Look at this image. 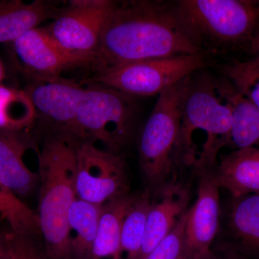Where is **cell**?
I'll return each instance as SVG.
<instances>
[{
	"label": "cell",
	"instance_id": "1",
	"mask_svg": "<svg viewBox=\"0 0 259 259\" xmlns=\"http://www.w3.org/2000/svg\"><path fill=\"white\" fill-rule=\"evenodd\" d=\"M202 51L181 22L175 4L115 2L102 30L96 61L102 70Z\"/></svg>",
	"mask_w": 259,
	"mask_h": 259
},
{
	"label": "cell",
	"instance_id": "2",
	"mask_svg": "<svg viewBox=\"0 0 259 259\" xmlns=\"http://www.w3.org/2000/svg\"><path fill=\"white\" fill-rule=\"evenodd\" d=\"M233 88L226 78L202 72L191 75L174 151L175 168L193 166L198 175L215 168L219 151L230 144Z\"/></svg>",
	"mask_w": 259,
	"mask_h": 259
},
{
	"label": "cell",
	"instance_id": "3",
	"mask_svg": "<svg viewBox=\"0 0 259 259\" xmlns=\"http://www.w3.org/2000/svg\"><path fill=\"white\" fill-rule=\"evenodd\" d=\"M79 141L65 134L48 138L38 153L37 219L50 259H71L69 213L77 198L76 168Z\"/></svg>",
	"mask_w": 259,
	"mask_h": 259
},
{
	"label": "cell",
	"instance_id": "4",
	"mask_svg": "<svg viewBox=\"0 0 259 259\" xmlns=\"http://www.w3.org/2000/svg\"><path fill=\"white\" fill-rule=\"evenodd\" d=\"M175 5L181 22L203 51L249 47L259 31V0H181Z\"/></svg>",
	"mask_w": 259,
	"mask_h": 259
},
{
	"label": "cell",
	"instance_id": "5",
	"mask_svg": "<svg viewBox=\"0 0 259 259\" xmlns=\"http://www.w3.org/2000/svg\"><path fill=\"white\" fill-rule=\"evenodd\" d=\"M190 76L158 95L139 144V168L151 197L175 182L173 154L180 133L182 103Z\"/></svg>",
	"mask_w": 259,
	"mask_h": 259
},
{
	"label": "cell",
	"instance_id": "6",
	"mask_svg": "<svg viewBox=\"0 0 259 259\" xmlns=\"http://www.w3.org/2000/svg\"><path fill=\"white\" fill-rule=\"evenodd\" d=\"M137 114L134 97L93 83L85 90L71 135L120 155L132 139Z\"/></svg>",
	"mask_w": 259,
	"mask_h": 259
},
{
	"label": "cell",
	"instance_id": "7",
	"mask_svg": "<svg viewBox=\"0 0 259 259\" xmlns=\"http://www.w3.org/2000/svg\"><path fill=\"white\" fill-rule=\"evenodd\" d=\"M207 64V51L148 59L98 70L91 82L134 97L153 96L200 71Z\"/></svg>",
	"mask_w": 259,
	"mask_h": 259
},
{
	"label": "cell",
	"instance_id": "8",
	"mask_svg": "<svg viewBox=\"0 0 259 259\" xmlns=\"http://www.w3.org/2000/svg\"><path fill=\"white\" fill-rule=\"evenodd\" d=\"M115 3L110 0L69 2L45 28L64 50L96 61L102 30Z\"/></svg>",
	"mask_w": 259,
	"mask_h": 259
},
{
	"label": "cell",
	"instance_id": "9",
	"mask_svg": "<svg viewBox=\"0 0 259 259\" xmlns=\"http://www.w3.org/2000/svg\"><path fill=\"white\" fill-rule=\"evenodd\" d=\"M76 194L77 198L101 205L128 194L125 162L120 155L79 141Z\"/></svg>",
	"mask_w": 259,
	"mask_h": 259
},
{
	"label": "cell",
	"instance_id": "10",
	"mask_svg": "<svg viewBox=\"0 0 259 259\" xmlns=\"http://www.w3.org/2000/svg\"><path fill=\"white\" fill-rule=\"evenodd\" d=\"M9 45L18 67L40 79L58 77L66 70L95 61L93 58L64 50L45 27L29 30Z\"/></svg>",
	"mask_w": 259,
	"mask_h": 259
},
{
	"label": "cell",
	"instance_id": "11",
	"mask_svg": "<svg viewBox=\"0 0 259 259\" xmlns=\"http://www.w3.org/2000/svg\"><path fill=\"white\" fill-rule=\"evenodd\" d=\"M197 197L187 210L184 232V259H199L209 253L220 233V187L213 172L199 175Z\"/></svg>",
	"mask_w": 259,
	"mask_h": 259
},
{
	"label": "cell",
	"instance_id": "12",
	"mask_svg": "<svg viewBox=\"0 0 259 259\" xmlns=\"http://www.w3.org/2000/svg\"><path fill=\"white\" fill-rule=\"evenodd\" d=\"M85 90L79 83L58 76L40 79L25 90L37 118L40 117L51 125L54 134L71 135Z\"/></svg>",
	"mask_w": 259,
	"mask_h": 259
},
{
	"label": "cell",
	"instance_id": "13",
	"mask_svg": "<svg viewBox=\"0 0 259 259\" xmlns=\"http://www.w3.org/2000/svg\"><path fill=\"white\" fill-rule=\"evenodd\" d=\"M190 200V189L176 182L166 186L153 197L146 218L144 243L139 259L146 256L171 233L188 210Z\"/></svg>",
	"mask_w": 259,
	"mask_h": 259
},
{
	"label": "cell",
	"instance_id": "14",
	"mask_svg": "<svg viewBox=\"0 0 259 259\" xmlns=\"http://www.w3.org/2000/svg\"><path fill=\"white\" fill-rule=\"evenodd\" d=\"M221 240L252 259H259V194L232 198L221 207Z\"/></svg>",
	"mask_w": 259,
	"mask_h": 259
},
{
	"label": "cell",
	"instance_id": "15",
	"mask_svg": "<svg viewBox=\"0 0 259 259\" xmlns=\"http://www.w3.org/2000/svg\"><path fill=\"white\" fill-rule=\"evenodd\" d=\"M33 148L24 132L0 131V184L21 199L39 187L38 174L25 164L24 156Z\"/></svg>",
	"mask_w": 259,
	"mask_h": 259
},
{
	"label": "cell",
	"instance_id": "16",
	"mask_svg": "<svg viewBox=\"0 0 259 259\" xmlns=\"http://www.w3.org/2000/svg\"><path fill=\"white\" fill-rule=\"evenodd\" d=\"M220 188L232 198L259 194V148L237 149L223 155L212 171Z\"/></svg>",
	"mask_w": 259,
	"mask_h": 259
},
{
	"label": "cell",
	"instance_id": "17",
	"mask_svg": "<svg viewBox=\"0 0 259 259\" xmlns=\"http://www.w3.org/2000/svg\"><path fill=\"white\" fill-rule=\"evenodd\" d=\"M60 9L51 2L0 1V44H11L25 32L55 18Z\"/></svg>",
	"mask_w": 259,
	"mask_h": 259
},
{
	"label": "cell",
	"instance_id": "18",
	"mask_svg": "<svg viewBox=\"0 0 259 259\" xmlns=\"http://www.w3.org/2000/svg\"><path fill=\"white\" fill-rule=\"evenodd\" d=\"M135 197L128 194L103 204L93 245V259H120L122 225Z\"/></svg>",
	"mask_w": 259,
	"mask_h": 259
},
{
	"label": "cell",
	"instance_id": "19",
	"mask_svg": "<svg viewBox=\"0 0 259 259\" xmlns=\"http://www.w3.org/2000/svg\"><path fill=\"white\" fill-rule=\"evenodd\" d=\"M96 204L76 198L69 213V246L71 259H93L102 210Z\"/></svg>",
	"mask_w": 259,
	"mask_h": 259
},
{
	"label": "cell",
	"instance_id": "20",
	"mask_svg": "<svg viewBox=\"0 0 259 259\" xmlns=\"http://www.w3.org/2000/svg\"><path fill=\"white\" fill-rule=\"evenodd\" d=\"M231 107L232 126L229 145L236 150L254 147L259 143V107L234 87L231 92Z\"/></svg>",
	"mask_w": 259,
	"mask_h": 259
},
{
	"label": "cell",
	"instance_id": "21",
	"mask_svg": "<svg viewBox=\"0 0 259 259\" xmlns=\"http://www.w3.org/2000/svg\"><path fill=\"white\" fill-rule=\"evenodd\" d=\"M36 118L35 108L25 90L0 84V131L24 132Z\"/></svg>",
	"mask_w": 259,
	"mask_h": 259
},
{
	"label": "cell",
	"instance_id": "22",
	"mask_svg": "<svg viewBox=\"0 0 259 259\" xmlns=\"http://www.w3.org/2000/svg\"><path fill=\"white\" fill-rule=\"evenodd\" d=\"M151 195L144 190L136 195L126 214L120 239V259H139L144 243L146 218L151 204Z\"/></svg>",
	"mask_w": 259,
	"mask_h": 259
},
{
	"label": "cell",
	"instance_id": "23",
	"mask_svg": "<svg viewBox=\"0 0 259 259\" xmlns=\"http://www.w3.org/2000/svg\"><path fill=\"white\" fill-rule=\"evenodd\" d=\"M37 235L10 228L0 231V259H50Z\"/></svg>",
	"mask_w": 259,
	"mask_h": 259
},
{
	"label": "cell",
	"instance_id": "24",
	"mask_svg": "<svg viewBox=\"0 0 259 259\" xmlns=\"http://www.w3.org/2000/svg\"><path fill=\"white\" fill-rule=\"evenodd\" d=\"M225 76L241 95L259 107V57L223 67Z\"/></svg>",
	"mask_w": 259,
	"mask_h": 259
},
{
	"label": "cell",
	"instance_id": "25",
	"mask_svg": "<svg viewBox=\"0 0 259 259\" xmlns=\"http://www.w3.org/2000/svg\"><path fill=\"white\" fill-rule=\"evenodd\" d=\"M187 214V211L171 233L143 259H184V232Z\"/></svg>",
	"mask_w": 259,
	"mask_h": 259
},
{
	"label": "cell",
	"instance_id": "26",
	"mask_svg": "<svg viewBox=\"0 0 259 259\" xmlns=\"http://www.w3.org/2000/svg\"><path fill=\"white\" fill-rule=\"evenodd\" d=\"M199 259H252L236 249L228 242L221 240L214 242L210 251Z\"/></svg>",
	"mask_w": 259,
	"mask_h": 259
},
{
	"label": "cell",
	"instance_id": "27",
	"mask_svg": "<svg viewBox=\"0 0 259 259\" xmlns=\"http://www.w3.org/2000/svg\"><path fill=\"white\" fill-rule=\"evenodd\" d=\"M253 57H259V31L255 35L254 38L250 42L248 47Z\"/></svg>",
	"mask_w": 259,
	"mask_h": 259
},
{
	"label": "cell",
	"instance_id": "28",
	"mask_svg": "<svg viewBox=\"0 0 259 259\" xmlns=\"http://www.w3.org/2000/svg\"><path fill=\"white\" fill-rule=\"evenodd\" d=\"M5 77V69L4 64H3V61L0 58V84H2L3 80Z\"/></svg>",
	"mask_w": 259,
	"mask_h": 259
}]
</instances>
